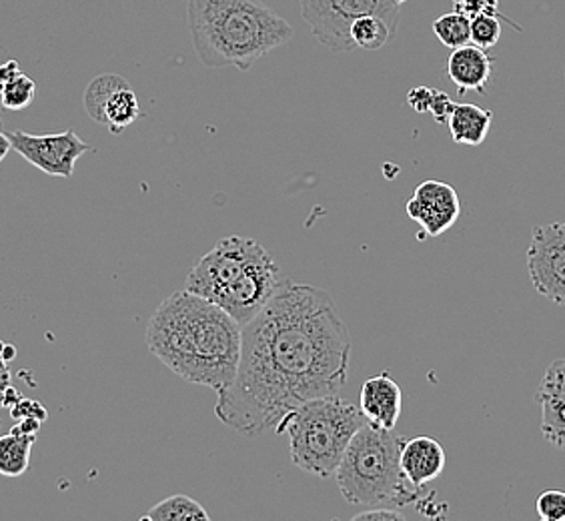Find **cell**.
I'll use <instances>...</instances> for the list:
<instances>
[{"instance_id":"obj_1","label":"cell","mask_w":565,"mask_h":521,"mask_svg":"<svg viewBox=\"0 0 565 521\" xmlns=\"http://www.w3.org/2000/svg\"><path fill=\"white\" fill-rule=\"evenodd\" d=\"M351 336L331 295L282 279L243 326L239 370L217 393L215 415L228 429L257 437L301 403L335 395L348 383Z\"/></svg>"},{"instance_id":"obj_2","label":"cell","mask_w":565,"mask_h":521,"mask_svg":"<svg viewBox=\"0 0 565 521\" xmlns=\"http://www.w3.org/2000/svg\"><path fill=\"white\" fill-rule=\"evenodd\" d=\"M243 326L193 291L169 295L147 327V348L181 380L223 391L239 370Z\"/></svg>"},{"instance_id":"obj_3","label":"cell","mask_w":565,"mask_h":521,"mask_svg":"<svg viewBox=\"0 0 565 521\" xmlns=\"http://www.w3.org/2000/svg\"><path fill=\"white\" fill-rule=\"evenodd\" d=\"M186 21L196 56L209 68L249 71L295 34L262 0H186Z\"/></svg>"},{"instance_id":"obj_4","label":"cell","mask_w":565,"mask_h":521,"mask_svg":"<svg viewBox=\"0 0 565 521\" xmlns=\"http://www.w3.org/2000/svg\"><path fill=\"white\" fill-rule=\"evenodd\" d=\"M402 435L365 424L351 437L339 461L335 479L339 491L351 506L407 508L425 498V488H415L402 471Z\"/></svg>"},{"instance_id":"obj_5","label":"cell","mask_w":565,"mask_h":521,"mask_svg":"<svg viewBox=\"0 0 565 521\" xmlns=\"http://www.w3.org/2000/svg\"><path fill=\"white\" fill-rule=\"evenodd\" d=\"M363 424L361 410L335 393L301 403L282 417L275 432L289 437L295 466L329 479L335 476L351 437Z\"/></svg>"},{"instance_id":"obj_6","label":"cell","mask_w":565,"mask_h":521,"mask_svg":"<svg viewBox=\"0 0 565 521\" xmlns=\"http://www.w3.org/2000/svg\"><path fill=\"white\" fill-rule=\"evenodd\" d=\"M299 9L311 34L335 53L355 51L349 29L361 17L375 14L399 26V4L392 0H299Z\"/></svg>"},{"instance_id":"obj_7","label":"cell","mask_w":565,"mask_h":521,"mask_svg":"<svg viewBox=\"0 0 565 521\" xmlns=\"http://www.w3.org/2000/svg\"><path fill=\"white\" fill-rule=\"evenodd\" d=\"M269 257L262 243L241 235H228L218 241L207 255L196 260L186 277L185 289L215 301L218 295L239 281L253 265Z\"/></svg>"},{"instance_id":"obj_8","label":"cell","mask_w":565,"mask_h":521,"mask_svg":"<svg viewBox=\"0 0 565 521\" xmlns=\"http://www.w3.org/2000/svg\"><path fill=\"white\" fill-rule=\"evenodd\" d=\"M11 141L12 149L26 159L29 163L51 177L71 179L75 164L93 147L83 141L75 130L51 132V135H31L24 130L4 132Z\"/></svg>"},{"instance_id":"obj_9","label":"cell","mask_w":565,"mask_h":521,"mask_svg":"<svg viewBox=\"0 0 565 521\" xmlns=\"http://www.w3.org/2000/svg\"><path fill=\"white\" fill-rule=\"evenodd\" d=\"M527 273L537 294L565 305V223L533 228L527 245Z\"/></svg>"},{"instance_id":"obj_10","label":"cell","mask_w":565,"mask_h":521,"mask_svg":"<svg viewBox=\"0 0 565 521\" xmlns=\"http://www.w3.org/2000/svg\"><path fill=\"white\" fill-rule=\"evenodd\" d=\"M85 110L88 117L119 135L141 117V103L127 78L120 75H98L85 88Z\"/></svg>"},{"instance_id":"obj_11","label":"cell","mask_w":565,"mask_h":521,"mask_svg":"<svg viewBox=\"0 0 565 521\" xmlns=\"http://www.w3.org/2000/svg\"><path fill=\"white\" fill-rule=\"evenodd\" d=\"M282 279L285 277L279 265L269 255L257 265H253L239 281L233 283L213 304L225 309L239 326H247L279 289Z\"/></svg>"},{"instance_id":"obj_12","label":"cell","mask_w":565,"mask_h":521,"mask_svg":"<svg viewBox=\"0 0 565 521\" xmlns=\"http://www.w3.org/2000/svg\"><path fill=\"white\" fill-rule=\"evenodd\" d=\"M407 215L429 237H439L454 227L461 215V201L456 189L446 181H424L407 201Z\"/></svg>"},{"instance_id":"obj_13","label":"cell","mask_w":565,"mask_h":521,"mask_svg":"<svg viewBox=\"0 0 565 521\" xmlns=\"http://www.w3.org/2000/svg\"><path fill=\"white\" fill-rule=\"evenodd\" d=\"M542 412V434L547 444L565 451V359H555L535 393Z\"/></svg>"},{"instance_id":"obj_14","label":"cell","mask_w":565,"mask_h":521,"mask_svg":"<svg viewBox=\"0 0 565 521\" xmlns=\"http://www.w3.org/2000/svg\"><path fill=\"white\" fill-rule=\"evenodd\" d=\"M403 393L390 373L373 375L361 385L359 410L365 422L381 429H393L402 415Z\"/></svg>"},{"instance_id":"obj_15","label":"cell","mask_w":565,"mask_h":521,"mask_svg":"<svg viewBox=\"0 0 565 521\" xmlns=\"http://www.w3.org/2000/svg\"><path fill=\"white\" fill-rule=\"evenodd\" d=\"M446 464V449L434 437L419 435L414 439H405L402 447V471L415 488H425L439 478Z\"/></svg>"},{"instance_id":"obj_16","label":"cell","mask_w":565,"mask_h":521,"mask_svg":"<svg viewBox=\"0 0 565 521\" xmlns=\"http://www.w3.org/2000/svg\"><path fill=\"white\" fill-rule=\"evenodd\" d=\"M493 73V61L486 49L469 43L454 49L447 61V76L454 81L459 93H486Z\"/></svg>"},{"instance_id":"obj_17","label":"cell","mask_w":565,"mask_h":521,"mask_svg":"<svg viewBox=\"0 0 565 521\" xmlns=\"http://www.w3.org/2000/svg\"><path fill=\"white\" fill-rule=\"evenodd\" d=\"M491 123H493V113L471 103H456V107L447 119L454 141L468 147H478L488 139Z\"/></svg>"},{"instance_id":"obj_18","label":"cell","mask_w":565,"mask_h":521,"mask_svg":"<svg viewBox=\"0 0 565 521\" xmlns=\"http://www.w3.org/2000/svg\"><path fill=\"white\" fill-rule=\"evenodd\" d=\"M36 435L9 434L0 435V476L4 478H21L22 474L31 466Z\"/></svg>"},{"instance_id":"obj_19","label":"cell","mask_w":565,"mask_h":521,"mask_svg":"<svg viewBox=\"0 0 565 521\" xmlns=\"http://www.w3.org/2000/svg\"><path fill=\"white\" fill-rule=\"evenodd\" d=\"M349 34H351V41L355 44V49L380 51L397 34V26L381 17L367 14L351 24Z\"/></svg>"},{"instance_id":"obj_20","label":"cell","mask_w":565,"mask_h":521,"mask_svg":"<svg viewBox=\"0 0 565 521\" xmlns=\"http://www.w3.org/2000/svg\"><path fill=\"white\" fill-rule=\"evenodd\" d=\"M142 521H209V513L199 501L189 496H171L167 500L152 506L145 513Z\"/></svg>"},{"instance_id":"obj_21","label":"cell","mask_w":565,"mask_h":521,"mask_svg":"<svg viewBox=\"0 0 565 521\" xmlns=\"http://www.w3.org/2000/svg\"><path fill=\"white\" fill-rule=\"evenodd\" d=\"M434 33L447 49L471 43V19L463 12H447L434 22Z\"/></svg>"},{"instance_id":"obj_22","label":"cell","mask_w":565,"mask_h":521,"mask_svg":"<svg viewBox=\"0 0 565 521\" xmlns=\"http://www.w3.org/2000/svg\"><path fill=\"white\" fill-rule=\"evenodd\" d=\"M34 97H36V83L31 76L19 73L12 76L11 81L4 85L0 98H2V107L7 110H24L31 107Z\"/></svg>"},{"instance_id":"obj_23","label":"cell","mask_w":565,"mask_h":521,"mask_svg":"<svg viewBox=\"0 0 565 521\" xmlns=\"http://www.w3.org/2000/svg\"><path fill=\"white\" fill-rule=\"evenodd\" d=\"M501 17L498 14H478L471 19V43L481 49H491L500 43Z\"/></svg>"},{"instance_id":"obj_24","label":"cell","mask_w":565,"mask_h":521,"mask_svg":"<svg viewBox=\"0 0 565 521\" xmlns=\"http://www.w3.org/2000/svg\"><path fill=\"white\" fill-rule=\"evenodd\" d=\"M535 510L544 521H565V491L562 489L544 491L537 498Z\"/></svg>"},{"instance_id":"obj_25","label":"cell","mask_w":565,"mask_h":521,"mask_svg":"<svg viewBox=\"0 0 565 521\" xmlns=\"http://www.w3.org/2000/svg\"><path fill=\"white\" fill-rule=\"evenodd\" d=\"M457 12H463L469 19L478 14H500V0H454Z\"/></svg>"},{"instance_id":"obj_26","label":"cell","mask_w":565,"mask_h":521,"mask_svg":"<svg viewBox=\"0 0 565 521\" xmlns=\"http://www.w3.org/2000/svg\"><path fill=\"white\" fill-rule=\"evenodd\" d=\"M454 107H456V103L451 100V97L444 93V91L435 88L434 100H431V107H429V113L434 115L435 123H439V125L447 123Z\"/></svg>"},{"instance_id":"obj_27","label":"cell","mask_w":565,"mask_h":521,"mask_svg":"<svg viewBox=\"0 0 565 521\" xmlns=\"http://www.w3.org/2000/svg\"><path fill=\"white\" fill-rule=\"evenodd\" d=\"M355 521H371V520H390V521H403L405 520V515H403L399 508H390V506H380V508H370V510L361 511L358 513Z\"/></svg>"},{"instance_id":"obj_28","label":"cell","mask_w":565,"mask_h":521,"mask_svg":"<svg viewBox=\"0 0 565 521\" xmlns=\"http://www.w3.org/2000/svg\"><path fill=\"white\" fill-rule=\"evenodd\" d=\"M11 415L14 419L36 417V419H41V422H44V419L49 417V413H46V410H44L41 403L33 402V400H22V397L19 400V403L12 407Z\"/></svg>"},{"instance_id":"obj_29","label":"cell","mask_w":565,"mask_h":521,"mask_svg":"<svg viewBox=\"0 0 565 521\" xmlns=\"http://www.w3.org/2000/svg\"><path fill=\"white\" fill-rule=\"evenodd\" d=\"M435 88L417 87L407 95V103L415 113H429Z\"/></svg>"},{"instance_id":"obj_30","label":"cell","mask_w":565,"mask_h":521,"mask_svg":"<svg viewBox=\"0 0 565 521\" xmlns=\"http://www.w3.org/2000/svg\"><path fill=\"white\" fill-rule=\"evenodd\" d=\"M41 419H36V417H22L21 422H17V425L12 427L11 432H17V434H39V429H41Z\"/></svg>"},{"instance_id":"obj_31","label":"cell","mask_w":565,"mask_h":521,"mask_svg":"<svg viewBox=\"0 0 565 521\" xmlns=\"http://www.w3.org/2000/svg\"><path fill=\"white\" fill-rule=\"evenodd\" d=\"M19 73H21V66H19L14 59L7 61L4 65H0V93H2V88L11 81L12 76L19 75Z\"/></svg>"},{"instance_id":"obj_32","label":"cell","mask_w":565,"mask_h":521,"mask_svg":"<svg viewBox=\"0 0 565 521\" xmlns=\"http://www.w3.org/2000/svg\"><path fill=\"white\" fill-rule=\"evenodd\" d=\"M21 400V395L17 391L12 390L11 385L7 390L0 391V407H9L12 410L17 403Z\"/></svg>"},{"instance_id":"obj_33","label":"cell","mask_w":565,"mask_h":521,"mask_svg":"<svg viewBox=\"0 0 565 521\" xmlns=\"http://www.w3.org/2000/svg\"><path fill=\"white\" fill-rule=\"evenodd\" d=\"M11 385V370H9V361L0 359V391L7 390Z\"/></svg>"},{"instance_id":"obj_34","label":"cell","mask_w":565,"mask_h":521,"mask_svg":"<svg viewBox=\"0 0 565 521\" xmlns=\"http://www.w3.org/2000/svg\"><path fill=\"white\" fill-rule=\"evenodd\" d=\"M12 145L9 141V137L4 135V132H0V163L9 157V152H11Z\"/></svg>"},{"instance_id":"obj_35","label":"cell","mask_w":565,"mask_h":521,"mask_svg":"<svg viewBox=\"0 0 565 521\" xmlns=\"http://www.w3.org/2000/svg\"><path fill=\"white\" fill-rule=\"evenodd\" d=\"M17 355V349L12 348L11 343H7V348H4V353H2V359L4 361H12Z\"/></svg>"},{"instance_id":"obj_36","label":"cell","mask_w":565,"mask_h":521,"mask_svg":"<svg viewBox=\"0 0 565 521\" xmlns=\"http://www.w3.org/2000/svg\"><path fill=\"white\" fill-rule=\"evenodd\" d=\"M4 348H7V343H4V341H0V359H2V353H4Z\"/></svg>"},{"instance_id":"obj_37","label":"cell","mask_w":565,"mask_h":521,"mask_svg":"<svg viewBox=\"0 0 565 521\" xmlns=\"http://www.w3.org/2000/svg\"><path fill=\"white\" fill-rule=\"evenodd\" d=\"M395 4H405V2H409V0H392Z\"/></svg>"},{"instance_id":"obj_38","label":"cell","mask_w":565,"mask_h":521,"mask_svg":"<svg viewBox=\"0 0 565 521\" xmlns=\"http://www.w3.org/2000/svg\"><path fill=\"white\" fill-rule=\"evenodd\" d=\"M4 434V422L0 419V435Z\"/></svg>"}]
</instances>
